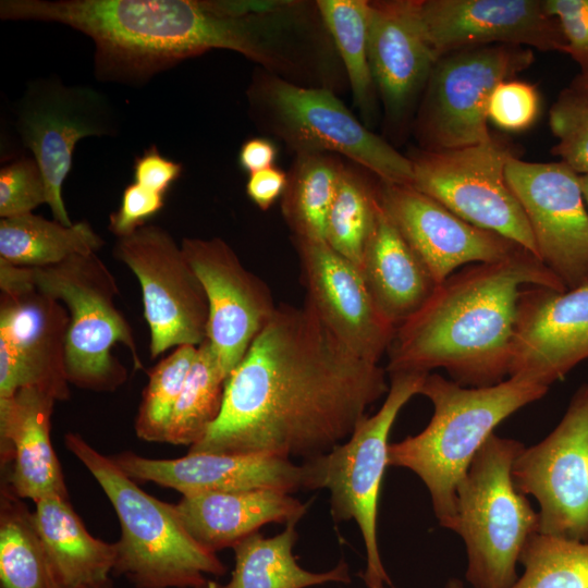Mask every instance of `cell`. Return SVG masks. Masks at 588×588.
<instances>
[{
    "instance_id": "cell-32",
    "label": "cell",
    "mask_w": 588,
    "mask_h": 588,
    "mask_svg": "<svg viewBox=\"0 0 588 588\" xmlns=\"http://www.w3.org/2000/svg\"><path fill=\"white\" fill-rule=\"evenodd\" d=\"M0 588H61L33 513L3 483L0 492Z\"/></svg>"
},
{
    "instance_id": "cell-5",
    "label": "cell",
    "mask_w": 588,
    "mask_h": 588,
    "mask_svg": "<svg viewBox=\"0 0 588 588\" xmlns=\"http://www.w3.org/2000/svg\"><path fill=\"white\" fill-rule=\"evenodd\" d=\"M65 448L89 470L110 500L121 525L112 573L135 588H199L206 575L222 576L225 564L187 532L174 504L142 490L112 460L75 432Z\"/></svg>"
},
{
    "instance_id": "cell-18",
    "label": "cell",
    "mask_w": 588,
    "mask_h": 588,
    "mask_svg": "<svg viewBox=\"0 0 588 588\" xmlns=\"http://www.w3.org/2000/svg\"><path fill=\"white\" fill-rule=\"evenodd\" d=\"M588 359V284L522 290L509 378L549 388Z\"/></svg>"
},
{
    "instance_id": "cell-1",
    "label": "cell",
    "mask_w": 588,
    "mask_h": 588,
    "mask_svg": "<svg viewBox=\"0 0 588 588\" xmlns=\"http://www.w3.org/2000/svg\"><path fill=\"white\" fill-rule=\"evenodd\" d=\"M385 370L346 348L313 308L280 304L229 375L222 408L188 453L309 460L388 393Z\"/></svg>"
},
{
    "instance_id": "cell-40",
    "label": "cell",
    "mask_w": 588,
    "mask_h": 588,
    "mask_svg": "<svg viewBox=\"0 0 588 588\" xmlns=\"http://www.w3.org/2000/svg\"><path fill=\"white\" fill-rule=\"evenodd\" d=\"M566 40V54L579 65V74H588V0H544Z\"/></svg>"
},
{
    "instance_id": "cell-29",
    "label": "cell",
    "mask_w": 588,
    "mask_h": 588,
    "mask_svg": "<svg viewBox=\"0 0 588 588\" xmlns=\"http://www.w3.org/2000/svg\"><path fill=\"white\" fill-rule=\"evenodd\" d=\"M103 244L87 221L64 225L32 212L0 221V259L16 266H51L75 255L97 253Z\"/></svg>"
},
{
    "instance_id": "cell-26",
    "label": "cell",
    "mask_w": 588,
    "mask_h": 588,
    "mask_svg": "<svg viewBox=\"0 0 588 588\" xmlns=\"http://www.w3.org/2000/svg\"><path fill=\"white\" fill-rule=\"evenodd\" d=\"M358 269L378 310L395 328L416 314L438 285L380 203Z\"/></svg>"
},
{
    "instance_id": "cell-19",
    "label": "cell",
    "mask_w": 588,
    "mask_h": 588,
    "mask_svg": "<svg viewBox=\"0 0 588 588\" xmlns=\"http://www.w3.org/2000/svg\"><path fill=\"white\" fill-rule=\"evenodd\" d=\"M307 303L356 356L379 363L396 328L378 310L359 269L324 240L293 237Z\"/></svg>"
},
{
    "instance_id": "cell-9",
    "label": "cell",
    "mask_w": 588,
    "mask_h": 588,
    "mask_svg": "<svg viewBox=\"0 0 588 588\" xmlns=\"http://www.w3.org/2000/svg\"><path fill=\"white\" fill-rule=\"evenodd\" d=\"M34 280L69 311L65 367L70 384L94 392L120 388L127 371L112 354L118 343L128 350L134 368L144 369L131 326L114 305L115 279L97 253L34 268Z\"/></svg>"
},
{
    "instance_id": "cell-6",
    "label": "cell",
    "mask_w": 588,
    "mask_h": 588,
    "mask_svg": "<svg viewBox=\"0 0 588 588\" xmlns=\"http://www.w3.org/2000/svg\"><path fill=\"white\" fill-rule=\"evenodd\" d=\"M246 95L256 127L295 156H343L380 181L412 184L411 159L371 132L333 90L297 85L259 68Z\"/></svg>"
},
{
    "instance_id": "cell-17",
    "label": "cell",
    "mask_w": 588,
    "mask_h": 588,
    "mask_svg": "<svg viewBox=\"0 0 588 588\" xmlns=\"http://www.w3.org/2000/svg\"><path fill=\"white\" fill-rule=\"evenodd\" d=\"M70 315L36 284L0 295V399L36 388L57 402L70 397L65 341Z\"/></svg>"
},
{
    "instance_id": "cell-14",
    "label": "cell",
    "mask_w": 588,
    "mask_h": 588,
    "mask_svg": "<svg viewBox=\"0 0 588 588\" xmlns=\"http://www.w3.org/2000/svg\"><path fill=\"white\" fill-rule=\"evenodd\" d=\"M16 128L42 173L47 204L56 221L72 225L62 186L77 142L118 133V118L109 100L85 86H66L58 78L28 84L16 108Z\"/></svg>"
},
{
    "instance_id": "cell-35",
    "label": "cell",
    "mask_w": 588,
    "mask_h": 588,
    "mask_svg": "<svg viewBox=\"0 0 588 588\" xmlns=\"http://www.w3.org/2000/svg\"><path fill=\"white\" fill-rule=\"evenodd\" d=\"M519 564L524 572L512 588H588V542L536 532Z\"/></svg>"
},
{
    "instance_id": "cell-28",
    "label": "cell",
    "mask_w": 588,
    "mask_h": 588,
    "mask_svg": "<svg viewBox=\"0 0 588 588\" xmlns=\"http://www.w3.org/2000/svg\"><path fill=\"white\" fill-rule=\"evenodd\" d=\"M297 523H289L280 534L264 537L255 532L234 547L235 566L231 579L221 585L207 580L199 588H309L328 583L350 584L348 565L341 560L326 572L303 568L293 554Z\"/></svg>"
},
{
    "instance_id": "cell-39",
    "label": "cell",
    "mask_w": 588,
    "mask_h": 588,
    "mask_svg": "<svg viewBox=\"0 0 588 588\" xmlns=\"http://www.w3.org/2000/svg\"><path fill=\"white\" fill-rule=\"evenodd\" d=\"M539 94L529 83L509 79L499 84L488 103V119L509 132L530 127L539 113Z\"/></svg>"
},
{
    "instance_id": "cell-33",
    "label": "cell",
    "mask_w": 588,
    "mask_h": 588,
    "mask_svg": "<svg viewBox=\"0 0 588 588\" xmlns=\"http://www.w3.org/2000/svg\"><path fill=\"white\" fill-rule=\"evenodd\" d=\"M228 375L222 370L207 340L196 356L175 404L166 443H197L220 415Z\"/></svg>"
},
{
    "instance_id": "cell-34",
    "label": "cell",
    "mask_w": 588,
    "mask_h": 588,
    "mask_svg": "<svg viewBox=\"0 0 588 588\" xmlns=\"http://www.w3.org/2000/svg\"><path fill=\"white\" fill-rule=\"evenodd\" d=\"M353 163H344L329 210L324 241L357 268L379 206L378 184Z\"/></svg>"
},
{
    "instance_id": "cell-27",
    "label": "cell",
    "mask_w": 588,
    "mask_h": 588,
    "mask_svg": "<svg viewBox=\"0 0 588 588\" xmlns=\"http://www.w3.org/2000/svg\"><path fill=\"white\" fill-rule=\"evenodd\" d=\"M34 523L61 588H76L109 578L115 546L93 537L68 498L36 502Z\"/></svg>"
},
{
    "instance_id": "cell-12",
    "label": "cell",
    "mask_w": 588,
    "mask_h": 588,
    "mask_svg": "<svg viewBox=\"0 0 588 588\" xmlns=\"http://www.w3.org/2000/svg\"><path fill=\"white\" fill-rule=\"evenodd\" d=\"M113 256L137 278L149 327L151 358L207 339L209 305L181 245L163 228L144 224L117 237Z\"/></svg>"
},
{
    "instance_id": "cell-43",
    "label": "cell",
    "mask_w": 588,
    "mask_h": 588,
    "mask_svg": "<svg viewBox=\"0 0 588 588\" xmlns=\"http://www.w3.org/2000/svg\"><path fill=\"white\" fill-rule=\"evenodd\" d=\"M287 182V173L278 167H270L248 174L246 194L261 210H268L282 197Z\"/></svg>"
},
{
    "instance_id": "cell-4",
    "label": "cell",
    "mask_w": 588,
    "mask_h": 588,
    "mask_svg": "<svg viewBox=\"0 0 588 588\" xmlns=\"http://www.w3.org/2000/svg\"><path fill=\"white\" fill-rule=\"evenodd\" d=\"M548 390L515 378L489 387H463L429 372L419 394L433 406L431 419L419 433L389 445L388 465L407 468L420 478L439 524L453 531L456 490L476 454L504 419Z\"/></svg>"
},
{
    "instance_id": "cell-47",
    "label": "cell",
    "mask_w": 588,
    "mask_h": 588,
    "mask_svg": "<svg viewBox=\"0 0 588 588\" xmlns=\"http://www.w3.org/2000/svg\"><path fill=\"white\" fill-rule=\"evenodd\" d=\"M580 186L588 208V173L579 174Z\"/></svg>"
},
{
    "instance_id": "cell-15",
    "label": "cell",
    "mask_w": 588,
    "mask_h": 588,
    "mask_svg": "<svg viewBox=\"0 0 588 588\" xmlns=\"http://www.w3.org/2000/svg\"><path fill=\"white\" fill-rule=\"evenodd\" d=\"M505 179L532 231L540 260L567 290L588 284V208L579 174L563 161L513 156Z\"/></svg>"
},
{
    "instance_id": "cell-8",
    "label": "cell",
    "mask_w": 588,
    "mask_h": 588,
    "mask_svg": "<svg viewBox=\"0 0 588 588\" xmlns=\"http://www.w3.org/2000/svg\"><path fill=\"white\" fill-rule=\"evenodd\" d=\"M426 375H390L389 391L378 412L365 415L347 440L301 465L302 489H327L333 519H353L357 524L366 549V568L362 578L368 588L392 586L377 540L379 497L389 466V434L402 407L419 394Z\"/></svg>"
},
{
    "instance_id": "cell-48",
    "label": "cell",
    "mask_w": 588,
    "mask_h": 588,
    "mask_svg": "<svg viewBox=\"0 0 588 588\" xmlns=\"http://www.w3.org/2000/svg\"><path fill=\"white\" fill-rule=\"evenodd\" d=\"M444 588H465V586L462 580H460L458 578L452 577L446 581Z\"/></svg>"
},
{
    "instance_id": "cell-25",
    "label": "cell",
    "mask_w": 588,
    "mask_h": 588,
    "mask_svg": "<svg viewBox=\"0 0 588 588\" xmlns=\"http://www.w3.org/2000/svg\"><path fill=\"white\" fill-rule=\"evenodd\" d=\"M174 507L192 538L217 553L233 548L266 524L297 523L308 504L290 493L255 489L183 495Z\"/></svg>"
},
{
    "instance_id": "cell-36",
    "label": "cell",
    "mask_w": 588,
    "mask_h": 588,
    "mask_svg": "<svg viewBox=\"0 0 588 588\" xmlns=\"http://www.w3.org/2000/svg\"><path fill=\"white\" fill-rule=\"evenodd\" d=\"M196 352L194 345L179 346L147 372L148 383L134 421L139 439L166 443L171 417Z\"/></svg>"
},
{
    "instance_id": "cell-44",
    "label": "cell",
    "mask_w": 588,
    "mask_h": 588,
    "mask_svg": "<svg viewBox=\"0 0 588 588\" xmlns=\"http://www.w3.org/2000/svg\"><path fill=\"white\" fill-rule=\"evenodd\" d=\"M278 149L268 137H253L241 146L238 163L248 174L273 167Z\"/></svg>"
},
{
    "instance_id": "cell-2",
    "label": "cell",
    "mask_w": 588,
    "mask_h": 588,
    "mask_svg": "<svg viewBox=\"0 0 588 588\" xmlns=\"http://www.w3.org/2000/svg\"><path fill=\"white\" fill-rule=\"evenodd\" d=\"M0 16L64 24L85 34L95 44L96 76L132 85L211 49L235 51L278 73L292 47L280 12L240 14L229 1L1 0Z\"/></svg>"
},
{
    "instance_id": "cell-31",
    "label": "cell",
    "mask_w": 588,
    "mask_h": 588,
    "mask_svg": "<svg viewBox=\"0 0 588 588\" xmlns=\"http://www.w3.org/2000/svg\"><path fill=\"white\" fill-rule=\"evenodd\" d=\"M316 4L344 69L353 102L370 127L376 120L378 91L368 54L369 1L317 0Z\"/></svg>"
},
{
    "instance_id": "cell-13",
    "label": "cell",
    "mask_w": 588,
    "mask_h": 588,
    "mask_svg": "<svg viewBox=\"0 0 588 588\" xmlns=\"http://www.w3.org/2000/svg\"><path fill=\"white\" fill-rule=\"evenodd\" d=\"M512 478L539 504V534L588 542V383L576 390L559 425L522 450Z\"/></svg>"
},
{
    "instance_id": "cell-21",
    "label": "cell",
    "mask_w": 588,
    "mask_h": 588,
    "mask_svg": "<svg viewBox=\"0 0 588 588\" xmlns=\"http://www.w3.org/2000/svg\"><path fill=\"white\" fill-rule=\"evenodd\" d=\"M419 14L440 58L490 45L566 52L561 25L544 0H419Z\"/></svg>"
},
{
    "instance_id": "cell-37",
    "label": "cell",
    "mask_w": 588,
    "mask_h": 588,
    "mask_svg": "<svg viewBox=\"0 0 588 588\" xmlns=\"http://www.w3.org/2000/svg\"><path fill=\"white\" fill-rule=\"evenodd\" d=\"M549 125L556 138L552 154L576 173H588V90H562L550 109Z\"/></svg>"
},
{
    "instance_id": "cell-20",
    "label": "cell",
    "mask_w": 588,
    "mask_h": 588,
    "mask_svg": "<svg viewBox=\"0 0 588 588\" xmlns=\"http://www.w3.org/2000/svg\"><path fill=\"white\" fill-rule=\"evenodd\" d=\"M378 198L388 218L440 284L467 264H490L520 247L475 226L411 185L378 182Z\"/></svg>"
},
{
    "instance_id": "cell-42",
    "label": "cell",
    "mask_w": 588,
    "mask_h": 588,
    "mask_svg": "<svg viewBox=\"0 0 588 588\" xmlns=\"http://www.w3.org/2000/svg\"><path fill=\"white\" fill-rule=\"evenodd\" d=\"M182 164L163 157L155 145L150 146L134 162V182L163 194L180 176Z\"/></svg>"
},
{
    "instance_id": "cell-11",
    "label": "cell",
    "mask_w": 588,
    "mask_h": 588,
    "mask_svg": "<svg viewBox=\"0 0 588 588\" xmlns=\"http://www.w3.org/2000/svg\"><path fill=\"white\" fill-rule=\"evenodd\" d=\"M513 156L495 138L449 150L418 149L408 157L414 173L411 186L468 223L498 233L539 258L528 220L505 179Z\"/></svg>"
},
{
    "instance_id": "cell-30",
    "label": "cell",
    "mask_w": 588,
    "mask_h": 588,
    "mask_svg": "<svg viewBox=\"0 0 588 588\" xmlns=\"http://www.w3.org/2000/svg\"><path fill=\"white\" fill-rule=\"evenodd\" d=\"M344 163L333 154L295 156L281 197V212L293 237L324 240Z\"/></svg>"
},
{
    "instance_id": "cell-45",
    "label": "cell",
    "mask_w": 588,
    "mask_h": 588,
    "mask_svg": "<svg viewBox=\"0 0 588 588\" xmlns=\"http://www.w3.org/2000/svg\"><path fill=\"white\" fill-rule=\"evenodd\" d=\"M568 87L578 90H588V74H578Z\"/></svg>"
},
{
    "instance_id": "cell-3",
    "label": "cell",
    "mask_w": 588,
    "mask_h": 588,
    "mask_svg": "<svg viewBox=\"0 0 588 588\" xmlns=\"http://www.w3.org/2000/svg\"><path fill=\"white\" fill-rule=\"evenodd\" d=\"M524 285L567 290L525 248L501 261L474 264L451 274L396 328L385 370L429 373L443 368L451 380L471 388L505 380Z\"/></svg>"
},
{
    "instance_id": "cell-7",
    "label": "cell",
    "mask_w": 588,
    "mask_h": 588,
    "mask_svg": "<svg viewBox=\"0 0 588 588\" xmlns=\"http://www.w3.org/2000/svg\"><path fill=\"white\" fill-rule=\"evenodd\" d=\"M525 445L491 434L456 490L454 532L466 547L465 578L473 588H512L520 553L538 532L536 512L513 482L512 466Z\"/></svg>"
},
{
    "instance_id": "cell-23",
    "label": "cell",
    "mask_w": 588,
    "mask_h": 588,
    "mask_svg": "<svg viewBox=\"0 0 588 588\" xmlns=\"http://www.w3.org/2000/svg\"><path fill=\"white\" fill-rule=\"evenodd\" d=\"M133 480L150 481L183 495L272 489H302V467L267 454L188 453L179 458H147L126 451L111 456Z\"/></svg>"
},
{
    "instance_id": "cell-38",
    "label": "cell",
    "mask_w": 588,
    "mask_h": 588,
    "mask_svg": "<svg viewBox=\"0 0 588 588\" xmlns=\"http://www.w3.org/2000/svg\"><path fill=\"white\" fill-rule=\"evenodd\" d=\"M41 204H47V191L34 158H22L1 168V219L30 213Z\"/></svg>"
},
{
    "instance_id": "cell-41",
    "label": "cell",
    "mask_w": 588,
    "mask_h": 588,
    "mask_svg": "<svg viewBox=\"0 0 588 588\" xmlns=\"http://www.w3.org/2000/svg\"><path fill=\"white\" fill-rule=\"evenodd\" d=\"M163 207V194L136 182L127 185L119 209L109 217V230L122 237L131 234Z\"/></svg>"
},
{
    "instance_id": "cell-46",
    "label": "cell",
    "mask_w": 588,
    "mask_h": 588,
    "mask_svg": "<svg viewBox=\"0 0 588 588\" xmlns=\"http://www.w3.org/2000/svg\"><path fill=\"white\" fill-rule=\"evenodd\" d=\"M76 588H113L112 581L110 578H107L105 580L95 581L90 584H84Z\"/></svg>"
},
{
    "instance_id": "cell-16",
    "label": "cell",
    "mask_w": 588,
    "mask_h": 588,
    "mask_svg": "<svg viewBox=\"0 0 588 588\" xmlns=\"http://www.w3.org/2000/svg\"><path fill=\"white\" fill-rule=\"evenodd\" d=\"M181 247L208 299L206 340L229 377L277 306L266 283L223 240L185 237Z\"/></svg>"
},
{
    "instance_id": "cell-10",
    "label": "cell",
    "mask_w": 588,
    "mask_h": 588,
    "mask_svg": "<svg viewBox=\"0 0 588 588\" xmlns=\"http://www.w3.org/2000/svg\"><path fill=\"white\" fill-rule=\"evenodd\" d=\"M532 62L534 51L515 45L470 47L442 56L414 122L420 149L449 150L492 140L488 128L491 94Z\"/></svg>"
},
{
    "instance_id": "cell-22",
    "label": "cell",
    "mask_w": 588,
    "mask_h": 588,
    "mask_svg": "<svg viewBox=\"0 0 588 588\" xmlns=\"http://www.w3.org/2000/svg\"><path fill=\"white\" fill-rule=\"evenodd\" d=\"M368 54L387 120L411 114L440 59L419 14V0L369 1Z\"/></svg>"
},
{
    "instance_id": "cell-24",
    "label": "cell",
    "mask_w": 588,
    "mask_h": 588,
    "mask_svg": "<svg viewBox=\"0 0 588 588\" xmlns=\"http://www.w3.org/2000/svg\"><path fill=\"white\" fill-rule=\"evenodd\" d=\"M57 401L36 388L0 399V460L4 483L20 499L68 498L61 466L50 440Z\"/></svg>"
}]
</instances>
